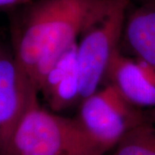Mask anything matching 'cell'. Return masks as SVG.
Returning <instances> with one entry per match:
<instances>
[{
	"mask_svg": "<svg viewBox=\"0 0 155 155\" xmlns=\"http://www.w3.org/2000/svg\"><path fill=\"white\" fill-rule=\"evenodd\" d=\"M112 155H155V124L145 122L132 129Z\"/></svg>",
	"mask_w": 155,
	"mask_h": 155,
	"instance_id": "cell-9",
	"label": "cell"
},
{
	"mask_svg": "<svg viewBox=\"0 0 155 155\" xmlns=\"http://www.w3.org/2000/svg\"><path fill=\"white\" fill-rule=\"evenodd\" d=\"M39 92L12 51L0 52V155Z\"/></svg>",
	"mask_w": 155,
	"mask_h": 155,
	"instance_id": "cell-5",
	"label": "cell"
},
{
	"mask_svg": "<svg viewBox=\"0 0 155 155\" xmlns=\"http://www.w3.org/2000/svg\"><path fill=\"white\" fill-rule=\"evenodd\" d=\"M4 155H104L75 117L45 109L38 96L11 136Z\"/></svg>",
	"mask_w": 155,
	"mask_h": 155,
	"instance_id": "cell-2",
	"label": "cell"
},
{
	"mask_svg": "<svg viewBox=\"0 0 155 155\" xmlns=\"http://www.w3.org/2000/svg\"><path fill=\"white\" fill-rule=\"evenodd\" d=\"M120 52L155 73V0L130 5L122 31Z\"/></svg>",
	"mask_w": 155,
	"mask_h": 155,
	"instance_id": "cell-7",
	"label": "cell"
},
{
	"mask_svg": "<svg viewBox=\"0 0 155 155\" xmlns=\"http://www.w3.org/2000/svg\"><path fill=\"white\" fill-rule=\"evenodd\" d=\"M78 106L75 118L104 154L134 127L152 122L147 112L130 104L110 84L84 97Z\"/></svg>",
	"mask_w": 155,
	"mask_h": 155,
	"instance_id": "cell-4",
	"label": "cell"
},
{
	"mask_svg": "<svg viewBox=\"0 0 155 155\" xmlns=\"http://www.w3.org/2000/svg\"><path fill=\"white\" fill-rule=\"evenodd\" d=\"M2 48H2V47H1V45H0V52H1V50H2Z\"/></svg>",
	"mask_w": 155,
	"mask_h": 155,
	"instance_id": "cell-12",
	"label": "cell"
},
{
	"mask_svg": "<svg viewBox=\"0 0 155 155\" xmlns=\"http://www.w3.org/2000/svg\"><path fill=\"white\" fill-rule=\"evenodd\" d=\"M37 0H0V12L11 13Z\"/></svg>",
	"mask_w": 155,
	"mask_h": 155,
	"instance_id": "cell-10",
	"label": "cell"
},
{
	"mask_svg": "<svg viewBox=\"0 0 155 155\" xmlns=\"http://www.w3.org/2000/svg\"><path fill=\"white\" fill-rule=\"evenodd\" d=\"M132 2L133 1H135L137 4H140V3H145V2H148V1H151V0H131Z\"/></svg>",
	"mask_w": 155,
	"mask_h": 155,
	"instance_id": "cell-11",
	"label": "cell"
},
{
	"mask_svg": "<svg viewBox=\"0 0 155 155\" xmlns=\"http://www.w3.org/2000/svg\"><path fill=\"white\" fill-rule=\"evenodd\" d=\"M100 0H37L10 13L12 53L39 91L78 37Z\"/></svg>",
	"mask_w": 155,
	"mask_h": 155,
	"instance_id": "cell-1",
	"label": "cell"
},
{
	"mask_svg": "<svg viewBox=\"0 0 155 155\" xmlns=\"http://www.w3.org/2000/svg\"><path fill=\"white\" fill-rule=\"evenodd\" d=\"M106 84L113 85L130 104L147 112L155 124V73L152 70L119 52L110 66Z\"/></svg>",
	"mask_w": 155,
	"mask_h": 155,
	"instance_id": "cell-6",
	"label": "cell"
},
{
	"mask_svg": "<svg viewBox=\"0 0 155 155\" xmlns=\"http://www.w3.org/2000/svg\"><path fill=\"white\" fill-rule=\"evenodd\" d=\"M39 93L42 94L50 110L59 113L81 102L80 79L76 61L64 56L48 72Z\"/></svg>",
	"mask_w": 155,
	"mask_h": 155,
	"instance_id": "cell-8",
	"label": "cell"
},
{
	"mask_svg": "<svg viewBox=\"0 0 155 155\" xmlns=\"http://www.w3.org/2000/svg\"><path fill=\"white\" fill-rule=\"evenodd\" d=\"M131 0H100L77 42V66L82 100L105 84L120 43ZM81 100V101H82Z\"/></svg>",
	"mask_w": 155,
	"mask_h": 155,
	"instance_id": "cell-3",
	"label": "cell"
}]
</instances>
